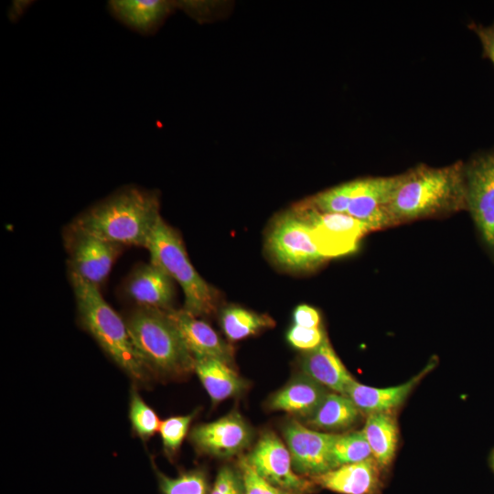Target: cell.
I'll use <instances>...</instances> for the list:
<instances>
[{
	"instance_id": "obj_1",
	"label": "cell",
	"mask_w": 494,
	"mask_h": 494,
	"mask_svg": "<svg viewBox=\"0 0 494 494\" xmlns=\"http://www.w3.org/2000/svg\"><path fill=\"white\" fill-rule=\"evenodd\" d=\"M467 210L464 161L432 166L418 164L400 173L388 205L390 227L448 217Z\"/></svg>"
},
{
	"instance_id": "obj_2",
	"label": "cell",
	"mask_w": 494,
	"mask_h": 494,
	"mask_svg": "<svg viewBox=\"0 0 494 494\" xmlns=\"http://www.w3.org/2000/svg\"><path fill=\"white\" fill-rule=\"evenodd\" d=\"M159 206L156 191L126 186L83 210L71 223L111 242L145 248L161 218Z\"/></svg>"
},
{
	"instance_id": "obj_3",
	"label": "cell",
	"mask_w": 494,
	"mask_h": 494,
	"mask_svg": "<svg viewBox=\"0 0 494 494\" xmlns=\"http://www.w3.org/2000/svg\"><path fill=\"white\" fill-rule=\"evenodd\" d=\"M69 279L82 328L124 371L144 381L148 370L133 345L124 318L103 299L99 287L71 272Z\"/></svg>"
},
{
	"instance_id": "obj_4",
	"label": "cell",
	"mask_w": 494,
	"mask_h": 494,
	"mask_svg": "<svg viewBox=\"0 0 494 494\" xmlns=\"http://www.w3.org/2000/svg\"><path fill=\"white\" fill-rule=\"evenodd\" d=\"M124 321L133 345L148 370L170 377L194 370L195 358L168 311L134 306Z\"/></svg>"
},
{
	"instance_id": "obj_5",
	"label": "cell",
	"mask_w": 494,
	"mask_h": 494,
	"mask_svg": "<svg viewBox=\"0 0 494 494\" xmlns=\"http://www.w3.org/2000/svg\"><path fill=\"white\" fill-rule=\"evenodd\" d=\"M145 248L150 253V261L180 285L185 295V311L197 317H208L217 311L220 303V293L196 271L179 232L162 217Z\"/></svg>"
},
{
	"instance_id": "obj_6",
	"label": "cell",
	"mask_w": 494,
	"mask_h": 494,
	"mask_svg": "<svg viewBox=\"0 0 494 494\" xmlns=\"http://www.w3.org/2000/svg\"><path fill=\"white\" fill-rule=\"evenodd\" d=\"M266 249L278 266L295 273L312 271L328 260L314 244L308 223L294 209L274 220L267 233Z\"/></svg>"
},
{
	"instance_id": "obj_7",
	"label": "cell",
	"mask_w": 494,
	"mask_h": 494,
	"mask_svg": "<svg viewBox=\"0 0 494 494\" xmlns=\"http://www.w3.org/2000/svg\"><path fill=\"white\" fill-rule=\"evenodd\" d=\"M467 211L479 241L494 263V147L464 161Z\"/></svg>"
},
{
	"instance_id": "obj_8",
	"label": "cell",
	"mask_w": 494,
	"mask_h": 494,
	"mask_svg": "<svg viewBox=\"0 0 494 494\" xmlns=\"http://www.w3.org/2000/svg\"><path fill=\"white\" fill-rule=\"evenodd\" d=\"M68 270L100 288L124 246L103 240L73 223L62 232Z\"/></svg>"
},
{
	"instance_id": "obj_9",
	"label": "cell",
	"mask_w": 494,
	"mask_h": 494,
	"mask_svg": "<svg viewBox=\"0 0 494 494\" xmlns=\"http://www.w3.org/2000/svg\"><path fill=\"white\" fill-rule=\"evenodd\" d=\"M294 209L308 223L313 242L326 259L355 252L360 241L370 232L363 222L347 213H323L297 205Z\"/></svg>"
},
{
	"instance_id": "obj_10",
	"label": "cell",
	"mask_w": 494,
	"mask_h": 494,
	"mask_svg": "<svg viewBox=\"0 0 494 494\" xmlns=\"http://www.w3.org/2000/svg\"><path fill=\"white\" fill-rule=\"evenodd\" d=\"M246 459L257 473L275 487L293 494H310L316 484L296 474L285 444L272 431L264 432Z\"/></svg>"
},
{
	"instance_id": "obj_11",
	"label": "cell",
	"mask_w": 494,
	"mask_h": 494,
	"mask_svg": "<svg viewBox=\"0 0 494 494\" xmlns=\"http://www.w3.org/2000/svg\"><path fill=\"white\" fill-rule=\"evenodd\" d=\"M282 432L295 472L314 477L333 469L330 457L333 433L312 430L295 419L286 422Z\"/></svg>"
},
{
	"instance_id": "obj_12",
	"label": "cell",
	"mask_w": 494,
	"mask_h": 494,
	"mask_svg": "<svg viewBox=\"0 0 494 494\" xmlns=\"http://www.w3.org/2000/svg\"><path fill=\"white\" fill-rule=\"evenodd\" d=\"M252 436V427L237 411L199 424L190 433V440L199 451L218 457L239 454L251 444Z\"/></svg>"
},
{
	"instance_id": "obj_13",
	"label": "cell",
	"mask_w": 494,
	"mask_h": 494,
	"mask_svg": "<svg viewBox=\"0 0 494 494\" xmlns=\"http://www.w3.org/2000/svg\"><path fill=\"white\" fill-rule=\"evenodd\" d=\"M399 179L400 174L358 178L347 214L370 231L389 228L388 205Z\"/></svg>"
},
{
	"instance_id": "obj_14",
	"label": "cell",
	"mask_w": 494,
	"mask_h": 494,
	"mask_svg": "<svg viewBox=\"0 0 494 494\" xmlns=\"http://www.w3.org/2000/svg\"><path fill=\"white\" fill-rule=\"evenodd\" d=\"M123 293L134 306L165 311L174 309L175 282L151 261L140 263L131 271L124 282Z\"/></svg>"
},
{
	"instance_id": "obj_15",
	"label": "cell",
	"mask_w": 494,
	"mask_h": 494,
	"mask_svg": "<svg viewBox=\"0 0 494 494\" xmlns=\"http://www.w3.org/2000/svg\"><path fill=\"white\" fill-rule=\"evenodd\" d=\"M168 313L194 358H214L232 364V346L224 341L208 323L183 308L172 309Z\"/></svg>"
},
{
	"instance_id": "obj_16",
	"label": "cell",
	"mask_w": 494,
	"mask_h": 494,
	"mask_svg": "<svg viewBox=\"0 0 494 494\" xmlns=\"http://www.w3.org/2000/svg\"><path fill=\"white\" fill-rule=\"evenodd\" d=\"M381 467L373 457L347 464L310 477L321 488L339 494H377L381 486Z\"/></svg>"
},
{
	"instance_id": "obj_17",
	"label": "cell",
	"mask_w": 494,
	"mask_h": 494,
	"mask_svg": "<svg viewBox=\"0 0 494 494\" xmlns=\"http://www.w3.org/2000/svg\"><path fill=\"white\" fill-rule=\"evenodd\" d=\"M299 366L301 372L327 389L346 395L349 386L355 381L346 369L328 337L317 348L304 351Z\"/></svg>"
},
{
	"instance_id": "obj_18",
	"label": "cell",
	"mask_w": 494,
	"mask_h": 494,
	"mask_svg": "<svg viewBox=\"0 0 494 494\" xmlns=\"http://www.w3.org/2000/svg\"><path fill=\"white\" fill-rule=\"evenodd\" d=\"M432 360L426 366L408 381L387 388H376L354 381L348 388L346 395L358 409L370 414L378 412H390L399 407L409 396L413 388L435 366Z\"/></svg>"
},
{
	"instance_id": "obj_19",
	"label": "cell",
	"mask_w": 494,
	"mask_h": 494,
	"mask_svg": "<svg viewBox=\"0 0 494 494\" xmlns=\"http://www.w3.org/2000/svg\"><path fill=\"white\" fill-rule=\"evenodd\" d=\"M328 393L326 387L301 372L270 397L268 408L307 420Z\"/></svg>"
},
{
	"instance_id": "obj_20",
	"label": "cell",
	"mask_w": 494,
	"mask_h": 494,
	"mask_svg": "<svg viewBox=\"0 0 494 494\" xmlns=\"http://www.w3.org/2000/svg\"><path fill=\"white\" fill-rule=\"evenodd\" d=\"M194 370L214 403L238 395L247 388V381L231 365L214 358H195Z\"/></svg>"
},
{
	"instance_id": "obj_21",
	"label": "cell",
	"mask_w": 494,
	"mask_h": 494,
	"mask_svg": "<svg viewBox=\"0 0 494 494\" xmlns=\"http://www.w3.org/2000/svg\"><path fill=\"white\" fill-rule=\"evenodd\" d=\"M108 6L123 24L143 35L153 32L170 9V4L159 0H114Z\"/></svg>"
},
{
	"instance_id": "obj_22",
	"label": "cell",
	"mask_w": 494,
	"mask_h": 494,
	"mask_svg": "<svg viewBox=\"0 0 494 494\" xmlns=\"http://www.w3.org/2000/svg\"><path fill=\"white\" fill-rule=\"evenodd\" d=\"M362 431L372 457L381 467H387L394 457L398 443V425L392 411L368 414Z\"/></svg>"
},
{
	"instance_id": "obj_23",
	"label": "cell",
	"mask_w": 494,
	"mask_h": 494,
	"mask_svg": "<svg viewBox=\"0 0 494 494\" xmlns=\"http://www.w3.org/2000/svg\"><path fill=\"white\" fill-rule=\"evenodd\" d=\"M361 412L347 396L340 393H328L307 424L323 431H340L354 425Z\"/></svg>"
},
{
	"instance_id": "obj_24",
	"label": "cell",
	"mask_w": 494,
	"mask_h": 494,
	"mask_svg": "<svg viewBox=\"0 0 494 494\" xmlns=\"http://www.w3.org/2000/svg\"><path fill=\"white\" fill-rule=\"evenodd\" d=\"M220 323L228 339L237 341L273 328L274 320L266 314H259L239 306L221 309Z\"/></svg>"
},
{
	"instance_id": "obj_25",
	"label": "cell",
	"mask_w": 494,
	"mask_h": 494,
	"mask_svg": "<svg viewBox=\"0 0 494 494\" xmlns=\"http://www.w3.org/2000/svg\"><path fill=\"white\" fill-rule=\"evenodd\" d=\"M330 457L333 468L372 457L363 431L334 434L330 446Z\"/></svg>"
},
{
	"instance_id": "obj_26",
	"label": "cell",
	"mask_w": 494,
	"mask_h": 494,
	"mask_svg": "<svg viewBox=\"0 0 494 494\" xmlns=\"http://www.w3.org/2000/svg\"><path fill=\"white\" fill-rule=\"evenodd\" d=\"M358 178L325 189L296 204L323 213H347Z\"/></svg>"
},
{
	"instance_id": "obj_27",
	"label": "cell",
	"mask_w": 494,
	"mask_h": 494,
	"mask_svg": "<svg viewBox=\"0 0 494 494\" xmlns=\"http://www.w3.org/2000/svg\"><path fill=\"white\" fill-rule=\"evenodd\" d=\"M162 494H207L208 481L203 471L197 469L169 478L157 472Z\"/></svg>"
},
{
	"instance_id": "obj_28",
	"label": "cell",
	"mask_w": 494,
	"mask_h": 494,
	"mask_svg": "<svg viewBox=\"0 0 494 494\" xmlns=\"http://www.w3.org/2000/svg\"><path fill=\"white\" fill-rule=\"evenodd\" d=\"M129 418L134 431L142 439L154 435L161 424L156 412L145 403L136 391L131 393Z\"/></svg>"
},
{
	"instance_id": "obj_29",
	"label": "cell",
	"mask_w": 494,
	"mask_h": 494,
	"mask_svg": "<svg viewBox=\"0 0 494 494\" xmlns=\"http://www.w3.org/2000/svg\"><path fill=\"white\" fill-rule=\"evenodd\" d=\"M193 416L194 413L172 416L161 422L158 431L166 454L172 456L178 450L188 434Z\"/></svg>"
},
{
	"instance_id": "obj_30",
	"label": "cell",
	"mask_w": 494,
	"mask_h": 494,
	"mask_svg": "<svg viewBox=\"0 0 494 494\" xmlns=\"http://www.w3.org/2000/svg\"><path fill=\"white\" fill-rule=\"evenodd\" d=\"M244 494H293L281 489L261 477L245 456L239 461Z\"/></svg>"
},
{
	"instance_id": "obj_31",
	"label": "cell",
	"mask_w": 494,
	"mask_h": 494,
	"mask_svg": "<svg viewBox=\"0 0 494 494\" xmlns=\"http://www.w3.org/2000/svg\"><path fill=\"white\" fill-rule=\"evenodd\" d=\"M327 337L320 328H308L300 326H292L286 334L287 341L291 346L303 351L317 348Z\"/></svg>"
},
{
	"instance_id": "obj_32",
	"label": "cell",
	"mask_w": 494,
	"mask_h": 494,
	"mask_svg": "<svg viewBox=\"0 0 494 494\" xmlns=\"http://www.w3.org/2000/svg\"><path fill=\"white\" fill-rule=\"evenodd\" d=\"M209 494H244L240 472L230 467H222Z\"/></svg>"
},
{
	"instance_id": "obj_33",
	"label": "cell",
	"mask_w": 494,
	"mask_h": 494,
	"mask_svg": "<svg viewBox=\"0 0 494 494\" xmlns=\"http://www.w3.org/2000/svg\"><path fill=\"white\" fill-rule=\"evenodd\" d=\"M468 27L477 35L482 48V54L494 65V21L489 25L471 22Z\"/></svg>"
},
{
	"instance_id": "obj_34",
	"label": "cell",
	"mask_w": 494,
	"mask_h": 494,
	"mask_svg": "<svg viewBox=\"0 0 494 494\" xmlns=\"http://www.w3.org/2000/svg\"><path fill=\"white\" fill-rule=\"evenodd\" d=\"M294 323L296 326L315 328H319L321 317L319 312L307 305H299L293 313Z\"/></svg>"
},
{
	"instance_id": "obj_35",
	"label": "cell",
	"mask_w": 494,
	"mask_h": 494,
	"mask_svg": "<svg viewBox=\"0 0 494 494\" xmlns=\"http://www.w3.org/2000/svg\"><path fill=\"white\" fill-rule=\"evenodd\" d=\"M489 464H490V467L494 472V448L492 449L491 453H490V456H489Z\"/></svg>"
}]
</instances>
